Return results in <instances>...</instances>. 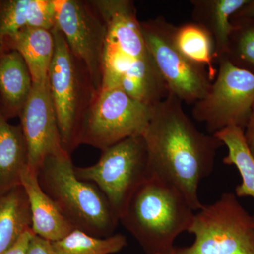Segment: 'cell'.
<instances>
[{"label": "cell", "instance_id": "obj_1", "mask_svg": "<svg viewBox=\"0 0 254 254\" xmlns=\"http://www.w3.org/2000/svg\"><path fill=\"white\" fill-rule=\"evenodd\" d=\"M182 103L170 93L153 107L142 136L150 177L178 190L197 211L203 206L198 195L200 182L213 171L217 151L224 144L213 135L200 131Z\"/></svg>", "mask_w": 254, "mask_h": 254}, {"label": "cell", "instance_id": "obj_2", "mask_svg": "<svg viewBox=\"0 0 254 254\" xmlns=\"http://www.w3.org/2000/svg\"><path fill=\"white\" fill-rule=\"evenodd\" d=\"M194 210L173 187L150 177L127 202L120 222L147 254L173 250L174 242L188 232Z\"/></svg>", "mask_w": 254, "mask_h": 254}, {"label": "cell", "instance_id": "obj_3", "mask_svg": "<svg viewBox=\"0 0 254 254\" xmlns=\"http://www.w3.org/2000/svg\"><path fill=\"white\" fill-rule=\"evenodd\" d=\"M37 175L41 188L73 228L101 238L114 235L120 223L118 214L96 185L78 178L69 153L48 157Z\"/></svg>", "mask_w": 254, "mask_h": 254}, {"label": "cell", "instance_id": "obj_4", "mask_svg": "<svg viewBox=\"0 0 254 254\" xmlns=\"http://www.w3.org/2000/svg\"><path fill=\"white\" fill-rule=\"evenodd\" d=\"M55 52L48 81L54 106L62 143L71 154L78 145L80 129L95 92L84 64L71 53L63 35L52 30Z\"/></svg>", "mask_w": 254, "mask_h": 254}, {"label": "cell", "instance_id": "obj_5", "mask_svg": "<svg viewBox=\"0 0 254 254\" xmlns=\"http://www.w3.org/2000/svg\"><path fill=\"white\" fill-rule=\"evenodd\" d=\"M197 211L188 230L193 244L174 247L173 254H254L253 215L235 193H223Z\"/></svg>", "mask_w": 254, "mask_h": 254}, {"label": "cell", "instance_id": "obj_6", "mask_svg": "<svg viewBox=\"0 0 254 254\" xmlns=\"http://www.w3.org/2000/svg\"><path fill=\"white\" fill-rule=\"evenodd\" d=\"M75 173L101 190L120 219L133 192L150 177L143 136L126 138L102 150L96 163L75 167Z\"/></svg>", "mask_w": 254, "mask_h": 254}, {"label": "cell", "instance_id": "obj_7", "mask_svg": "<svg viewBox=\"0 0 254 254\" xmlns=\"http://www.w3.org/2000/svg\"><path fill=\"white\" fill-rule=\"evenodd\" d=\"M153 108L133 99L120 88L95 93L78 136V145L106 149L131 137L143 134Z\"/></svg>", "mask_w": 254, "mask_h": 254}, {"label": "cell", "instance_id": "obj_8", "mask_svg": "<svg viewBox=\"0 0 254 254\" xmlns=\"http://www.w3.org/2000/svg\"><path fill=\"white\" fill-rule=\"evenodd\" d=\"M141 25L147 51L170 93L188 104L204 98L213 82L206 67L190 61L177 48L175 26L163 16Z\"/></svg>", "mask_w": 254, "mask_h": 254}, {"label": "cell", "instance_id": "obj_9", "mask_svg": "<svg viewBox=\"0 0 254 254\" xmlns=\"http://www.w3.org/2000/svg\"><path fill=\"white\" fill-rule=\"evenodd\" d=\"M215 79L204 98L195 103L193 118L204 123L211 135L230 126L245 129L254 105V74L218 60Z\"/></svg>", "mask_w": 254, "mask_h": 254}, {"label": "cell", "instance_id": "obj_10", "mask_svg": "<svg viewBox=\"0 0 254 254\" xmlns=\"http://www.w3.org/2000/svg\"><path fill=\"white\" fill-rule=\"evenodd\" d=\"M56 27L71 53L84 64L96 93L102 88L103 57L107 30L90 1L54 0Z\"/></svg>", "mask_w": 254, "mask_h": 254}, {"label": "cell", "instance_id": "obj_11", "mask_svg": "<svg viewBox=\"0 0 254 254\" xmlns=\"http://www.w3.org/2000/svg\"><path fill=\"white\" fill-rule=\"evenodd\" d=\"M28 149V166L38 171L48 157L65 151L48 78L33 83L29 98L19 115Z\"/></svg>", "mask_w": 254, "mask_h": 254}, {"label": "cell", "instance_id": "obj_12", "mask_svg": "<svg viewBox=\"0 0 254 254\" xmlns=\"http://www.w3.org/2000/svg\"><path fill=\"white\" fill-rule=\"evenodd\" d=\"M104 21L108 40L134 59L148 53L136 8L129 0L90 1Z\"/></svg>", "mask_w": 254, "mask_h": 254}, {"label": "cell", "instance_id": "obj_13", "mask_svg": "<svg viewBox=\"0 0 254 254\" xmlns=\"http://www.w3.org/2000/svg\"><path fill=\"white\" fill-rule=\"evenodd\" d=\"M20 182L27 195L31 213V230L35 235L55 242L75 230L41 188L36 172L28 166L21 173Z\"/></svg>", "mask_w": 254, "mask_h": 254}, {"label": "cell", "instance_id": "obj_14", "mask_svg": "<svg viewBox=\"0 0 254 254\" xmlns=\"http://www.w3.org/2000/svg\"><path fill=\"white\" fill-rule=\"evenodd\" d=\"M56 26L54 0L0 1V55L8 41L26 28L52 31Z\"/></svg>", "mask_w": 254, "mask_h": 254}, {"label": "cell", "instance_id": "obj_15", "mask_svg": "<svg viewBox=\"0 0 254 254\" xmlns=\"http://www.w3.org/2000/svg\"><path fill=\"white\" fill-rule=\"evenodd\" d=\"M250 0H192V18L211 36L216 59L225 58L235 26L232 18Z\"/></svg>", "mask_w": 254, "mask_h": 254}, {"label": "cell", "instance_id": "obj_16", "mask_svg": "<svg viewBox=\"0 0 254 254\" xmlns=\"http://www.w3.org/2000/svg\"><path fill=\"white\" fill-rule=\"evenodd\" d=\"M33 84L27 65L18 52L8 50L0 55V97L8 115H20Z\"/></svg>", "mask_w": 254, "mask_h": 254}, {"label": "cell", "instance_id": "obj_17", "mask_svg": "<svg viewBox=\"0 0 254 254\" xmlns=\"http://www.w3.org/2000/svg\"><path fill=\"white\" fill-rule=\"evenodd\" d=\"M28 167V149L21 126L8 123L0 110V194L21 185Z\"/></svg>", "mask_w": 254, "mask_h": 254}, {"label": "cell", "instance_id": "obj_18", "mask_svg": "<svg viewBox=\"0 0 254 254\" xmlns=\"http://www.w3.org/2000/svg\"><path fill=\"white\" fill-rule=\"evenodd\" d=\"M6 48L21 55L31 73L33 83H40L48 78L55 52L52 31L24 28L8 41Z\"/></svg>", "mask_w": 254, "mask_h": 254}, {"label": "cell", "instance_id": "obj_19", "mask_svg": "<svg viewBox=\"0 0 254 254\" xmlns=\"http://www.w3.org/2000/svg\"><path fill=\"white\" fill-rule=\"evenodd\" d=\"M119 88L133 99L152 108L170 94L148 53L134 60L122 78Z\"/></svg>", "mask_w": 254, "mask_h": 254}, {"label": "cell", "instance_id": "obj_20", "mask_svg": "<svg viewBox=\"0 0 254 254\" xmlns=\"http://www.w3.org/2000/svg\"><path fill=\"white\" fill-rule=\"evenodd\" d=\"M31 225L29 203L21 185L0 194V254L12 247Z\"/></svg>", "mask_w": 254, "mask_h": 254}, {"label": "cell", "instance_id": "obj_21", "mask_svg": "<svg viewBox=\"0 0 254 254\" xmlns=\"http://www.w3.org/2000/svg\"><path fill=\"white\" fill-rule=\"evenodd\" d=\"M213 136L228 149V153L222 160L223 163L235 165L242 177V183L235 188V195L237 198L251 197L254 200V158L246 141L245 129L230 126Z\"/></svg>", "mask_w": 254, "mask_h": 254}, {"label": "cell", "instance_id": "obj_22", "mask_svg": "<svg viewBox=\"0 0 254 254\" xmlns=\"http://www.w3.org/2000/svg\"><path fill=\"white\" fill-rule=\"evenodd\" d=\"M174 38L177 48L187 59L208 67L213 81L217 75L213 64L215 50L213 40L208 32L197 23H185L175 26Z\"/></svg>", "mask_w": 254, "mask_h": 254}, {"label": "cell", "instance_id": "obj_23", "mask_svg": "<svg viewBox=\"0 0 254 254\" xmlns=\"http://www.w3.org/2000/svg\"><path fill=\"white\" fill-rule=\"evenodd\" d=\"M51 245L55 254H114L126 247L127 240L122 234L101 238L75 229Z\"/></svg>", "mask_w": 254, "mask_h": 254}, {"label": "cell", "instance_id": "obj_24", "mask_svg": "<svg viewBox=\"0 0 254 254\" xmlns=\"http://www.w3.org/2000/svg\"><path fill=\"white\" fill-rule=\"evenodd\" d=\"M235 28L227 58L234 65L254 74V18H232Z\"/></svg>", "mask_w": 254, "mask_h": 254}, {"label": "cell", "instance_id": "obj_25", "mask_svg": "<svg viewBox=\"0 0 254 254\" xmlns=\"http://www.w3.org/2000/svg\"><path fill=\"white\" fill-rule=\"evenodd\" d=\"M134 60L124 53L116 43L106 38L102 65L101 89L119 88L122 78Z\"/></svg>", "mask_w": 254, "mask_h": 254}, {"label": "cell", "instance_id": "obj_26", "mask_svg": "<svg viewBox=\"0 0 254 254\" xmlns=\"http://www.w3.org/2000/svg\"><path fill=\"white\" fill-rule=\"evenodd\" d=\"M27 254H55L51 242L33 235L28 245Z\"/></svg>", "mask_w": 254, "mask_h": 254}, {"label": "cell", "instance_id": "obj_27", "mask_svg": "<svg viewBox=\"0 0 254 254\" xmlns=\"http://www.w3.org/2000/svg\"><path fill=\"white\" fill-rule=\"evenodd\" d=\"M33 235L32 230H28L12 247L3 254H27L28 245Z\"/></svg>", "mask_w": 254, "mask_h": 254}, {"label": "cell", "instance_id": "obj_28", "mask_svg": "<svg viewBox=\"0 0 254 254\" xmlns=\"http://www.w3.org/2000/svg\"><path fill=\"white\" fill-rule=\"evenodd\" d=\"M245 136L247 145L254 158V105L250 120L245 129Z\"/></svg>", "mask_w": 254, "mask_h": 254}, {"label": "cell", "instance_id": "obj_29", "mask_svg": "<svg viewBox=\"0 0 254 254\" xmlns=\"http://www.w3.org/2000/svg\"><path fill=\"white\" fill-rule=\"evenodd\" d=\"M254 18V0H250V2L234 15L232 18Z\"/></svg>", "mask_w": 254, "mask_h": 254}, {"label": "cell", "instance_id": "obj_30", "mask_svg": "<svg viewBox=\"0 0 254 254\" xmlns=\"http://www.w3.org/2000/svg\"><path fill=\"white\" fill-rule=\"evenodd\" d=\"M157 254H173V250L170 251V252H165V253Z\"/></svg>", "mask_w": 254, "mask_h": 254}, {"label": "cell", "instance_id": "obj_31", "mask_svg": "<svg viewBox=\"0 0 254 254\" xmlns=\"http://www.w3.org/2000/svg\"><path fill=\"white\" fill-rule=\"evenodd\" d=\"M253 218H254V215H253Z\"/></svg>", "mask_w": 254, "mask_h": 254}]
</instances>
